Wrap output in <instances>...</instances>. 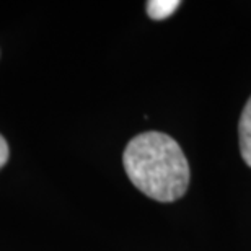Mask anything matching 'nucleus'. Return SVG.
Instances as JSON below:
<instances>
[{
    "label": "nucleus",
    "instance_id": "f257e3e1",
    "mask_svg": "<svg viewBox=\"0 0 251 251\" xmlns=\"http://www.w3.org/2000/svg\"><path fill=\"white\" fill-rule=\"evenodd\" d=\"M123 162L130 183L158 202H173L186 193L188 160L176 140L167 134L135 135L124 150Z\"/></svg>",
    "mask_w": 251,
    "mask_h": 251
},
{
    "label": "nucleus",
    "instance_id": "7ed1b4c3",
    "mask_svg": "<svg viewBox=\"0 0 251 251\" xmlns=\"http://www.w3.org/2000/svg\"><path fill=\"white\" fill-rule=\"evenodd\" d=\"M179 5L178 0H149L147 15L152 20H165L176 12Z\"/></svg>",
    "mask_w": 251,
    "mask_h": 251
},
{
    "label": "nucleus",
    "instance_id": "f03ea898",
    "mask_svg": "<svg viewBox=\"0 0 251 251\" xmlns=\"http://www.w3.org/2000/svg\"><path fill=\"white\" fill-rule=\"evenodd\" d=\"M238 134H240V150L242 157L247 162L248 167H251V97L245 104V109L242 113L238 124Z\"/></svg>",
    "mask_w": 251,
    "mask_h": 251
},
{
    "label": "nucleus",
    "instance_id": "20e7f679",
    "mask_svg": "<svg viewBox=\"0 0 251 251\" xmlns=\"http://www.w3.org/2000/svg\"><path fill=\"white\" fill-rule=\"evenodd\" d=\"M8 160V144L5 142V139L0 135V168L7 163Z\"/></svg>",
    "mask_w": 251,
    "mask_h": 251
}]
</instances>
